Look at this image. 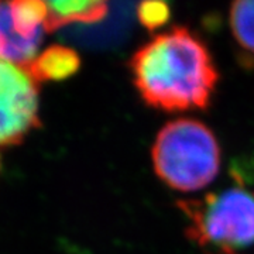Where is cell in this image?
Segmentation results:
<instances>
[{
	"mask_svg": "<svg viewBox=\"0 0 254 254\" xmlns=\"http://www.w3.org/2000/svg\"><path fill=\"white\" fill-rule=\"evenodd\" d=\"M130 72L145 105L168 113L205 110L219 72L206 44L187 27H173L141 46Z\"/></svg>",
	"mask_w": 254,
	"mask_h": 254,
	"instance_id": "6da1fadb",
	"label": "cell"
},
{
	"mask_svg": "<svg viewBox=\"0 0 254 254\" xmlns=\"http://www.w3.org/2000/svg\"><path fill=\"white\" fill-rule=\"evenodd\" d=\"M220 145L200 120L168 122L157 133L151 148L155 175L170 188L196 192L208 187L220 170Z\"/></svg>",
	"mask_w": 254,
	"mask_h": 254,
	"instance_id": "7a4b0ae2",
	"label": "cell"
},
{
	"mask_svg": "<svg viewBox=\"0 0 254 254\" xmlns=\"http://www.w3.org/2000/svg\"><path fill=\"white\" fill-rule=\"evenodd\" d=\"M187 236L205 254H245L254 247V192L229 188L178 200Z\"/></svg>",
	"mask_w": 254,
	"mask_h": 254,
	"instance_id": "3957f363",
	"label": "cell"
},
{
	"mask_svg": "<svg viewBox=\"0 0 254 254\" xmlns=\"http://www.w3.org/2000/svg\"><path fill=\"white\" fill-rule=\"evenodd\" d=\"M38 83L26 66L0 60V147L20 144L40 126Z\"/></svg>",
	"mask_w": 254,
	"mask_h": 254,
	"instance_id": "277c9868",
	"label": "cell"
},
{
	"mask_svg": "<svg viewBox=\"0 0 254 254\" xmlns=\"http://www.w3.org/2000/svg\"><path fill=\"white\" fill-rule=\"evenodd\" d=\"M43 36H27L16 28L7 3H0V60L27 68L37 57Z\"/></svg>",
	"mask_w": 254,
	"mask_h": 254,
	"instance_id": "5b68a950",
	"label": "cell"
},
{
	"mask_svg": "<svg viewBox=\"0 0 254 254\" xmlns=\"http://www.w3.org/2000/svg\"><path fill=\"white\" fill-rule=\"evenodd\" d=\"M79 68L81 58L78 53L69 47L58 44L46 48L27 66L37 83L68 79L78 72Z\"/></svg>",
	"mask_w": 254,
	"mask_h": 254,
	"instance_id": "8992f818",
	"label": "cell"
},
{
	"mask_svg": "<svg viewBox=\"0 0 254 254\" xmlns=\"http://www.w3.org/2000/svg\"><path fill=\"white\" fill-rule=\"evenodd\" d=\"M47 31H54L72 23H96L108 14L105 1H47Z\"/></svg>",
	"mask_w": 254,
	"mask_h": 254,
	"instance_id": "52a82bcc",
	"label": "cell"
},
{
	"mask_svg": "<svg viewBox=\"0 0 254 254\" xmlns=\"http://www.w3.org/2000/svg\"><path fill=\"white\" fill-rule=\"evenodd\" d=\"M229 21L239 46L254 54V0L235 1L230 6Z\"/></svg>",
	"mask_w": 254,
	"mask_h": 254,
	"instance_id": "ba28073f",
	"label": "cell"
},
{
	"mask_svg": "<svg viewBox=\"0 0 254 254\" xmlns=\"http://www.w3.org/2000/svg\"><path fill=\"white\" fill-rule=\"evenodd\" d=\"M137 18L140 24L150 31L165 26L171 18V9L164 1H144L137 6Z\"/></svg>",
	"mask_w": 254,
	"mask_h": 254,
	"instance_id": "9c48e42d",
	"label": "cell"
}]
</instances>
